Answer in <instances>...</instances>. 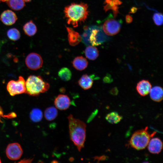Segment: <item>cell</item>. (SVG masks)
<instances>
[{
  "label": "cell",
  "mask_w": 163,
  "mask_h": 163,
  "mask_svg": "<svg viewBox=\"0 0 163 163\" xmlns=\"http://www.w3.org/2000/svg\"><path fill=\"white\" fill-rule=\"evenodd\" d=\"M64 13L67 23L74 27L84 22L88 15V5L84 3H73L65 8Z\"/></svg>",
  "instance_id": "obj_1"
},
{
  "label": "cell",
  "mask_w": 163,
  "mask_h": 163,
  "mask_svg": "<svg viewBox=\"0 0 163 163\" xmlns=\"http://www.w3.org/2000/svg\"><path fill=\"white\" fill-rule=\"evenodd\" d=\"M70 139L80 151L84 147L85 140L86 125L80 120L73 117L72 114L68 117Z\"/></svg>",
  "instance_id": "obj_2"
},
{
  "label": "cell",
  "mask_w": 163,
  "mask_h": 163,
  "mask_svg": "<svg viewBox=\"0 0 163 163\" xmlns=\"http://www.w3.org/2000/svg\"><path fill=\"white\" fill-rule=\"evenodd\" d=\"M82 38L85 44H91L95 46L105 42L107 37L101 28L97 26H92L85 27Z\"/></svg>",
  "instance_id": "obj_3"
},
{
  "label": "cell",
  "mask_w": 163,
  "mask_h": 163,
  "mask_svg": "<svg viewBox=\"0 0 163 163\" xmlns=\"http://www.w3.org/2000/svg\"><path fill=\"white\" fill-rule=\"evenodd\" d=\"M50 84L44 82L40 76L30 75L25 82V93L32 96H37L48 91Z\"/></svg>",
  "instance_id": "obj_4"
},
{
  "label": "cell",
  "mask_w": 163,
  "mask_h": 163,
  "mask_svg": "<svg viewBox=\"0 0 163 163\" xmlns=\"http://www.w3.org/2000/svg\"><path fill=\"white\" fill-rule=\"evenodd\" d=\"M148 127L138 130L132 135L130 141L131 146L136 149L140 150L145 149L148 145L151 138L154 133L150 134L148 131Z\"/></svg>",
  "instance_id": "obj_5"
},
{
  "label": "cell",
  "mask_w": 163,
  "mask_h": 163,
  "mask_svg": "<svg viewBox=\"0 0 163 163\" xmlns=\"http://www.w3.org/2000/svg\"><path fill=\"white\" fill-rule=\"evenodd\" d=\"M7 89L12 96L25 93V81L23 77L20 76L17 80L9 81L7 85Z\"/></svg>",
  "instance_id": "obj_6"
},
{
  "label": "cell",
  "mask_w": 163,
  "mask_h": 163,
  "mask_svg": "<svg viewBox=\"0 0 163 163\" xmlns=\"http://www.w3.org/2000/svg\"><path fill=\"white\" fill-rule=\"evenodd\" d=\"M121 27V25L119 21L110 18L104 22L103 25V30L106 34L113 36L119 32Z\"/></svg>",
  "instance_id": "obj_7"
},
{
  "label": "cell",
  "mask_w": 163,
  "mask_h": 163,
  "mask_svg": "<svg viewBox=\"0 0 163 163\" xmlns=\"http://www.w3.org/2000/svg\"><path fill=\"white\" fill-rule=\"evenodd\" d=\"M27 67L32 70L38 69L42 67L43 60L41 56L38 53H32L29 54L25 59Z\"/></svg>",
  "instance_id": "obj_8"
},
{
  "label": "cell",
  "mask_w": 163,
  "mask_h": 163,
  "mask_svg": "<svg viewBox=\"0 0 163 163\" xmlns=\"http://www.w3.org/2000/svg\"><path fill=\"white\" fill-rule=\"evenodd\" d=\"M22 148L19 144L17 142L9 144L6 150L7 157L11 160H17L20 159L23 154Z\"/></svg>",
  "instance_id": "obj_9"
},
{
  "label": "cell",
  "mask_w": 163,
  "mask_h": 163,
  "mask_svg": "<svg viewBox=\"0 0 163 163\" xmlns=\"http://www.w3.org/2000/svg\"><path fill=\"white\" fill-rule=\"evenodd\" d=\"M71 104L70 100L66 95L59 94L55 98L54 104L57 109L61 110L67 109Z\"/></svg>",
  "instance_id": "obj_10"
},
{
  "label": "cell",
  "mask_w": 163,
  "mask_h": 163,
  "mask_svg": "<svg viewBox=\"0 0 163 163\" xmlns=\"http://www.w3.org/2000/svg\"><path fill=\"white\" fill-rule=\"evenodd\" d=\"M0 18L2 22L6 25L13 24L18 19L15 13L10 10L4 11L1 14Z\"/></svg>",
  "instance_id": "obj_11"
},
{
  "label": "cell",
  "mask_w": 163,
  "mask_h": 163,
  "mask_svg": "<svg viewBox=\"0 0 163 163\" xmlns=\"http://www.w3.org/2000/svg\"><path fill=\"white\" fill-rule=\"evenodd\" d=\"M148 145V149L149 151L154 154L159 153L163 147L162 141L158 138H154L150 140Z\"/></svg>",
  "instance_id": "obj_12"
},
{
  "label": "cell",
  "mask_w": 163,
  "mask_h": 163,
  "mask_svg": "<svg viewBox=\"0 0 163 163\" xmlns=\"http://www.w3.org/2000/svg\"><path fill=\"white\" fill-rule=\"evenodd\" d=\"M152 87V85L149 81L142 80L137 83L136 88L141 96H144L149 93Z\"/></svg>",
  "instance_id": "obj_13"
},
{
  "label": "cell",
  "mask_w": 163,
  "mask_h": 163,
  "mask_svg": "<svg viewBox=\"0 0 163 163\" xmlns=\"http://www.w3.org/2000/svg\"><path fill=\"white\" fill-rule=\"evenodd\" d=\"M66 28L68 33V40L69 44L73 46L78 44L82 40V37L72 28L68 27H66Z\"/></svg>",
  "instance_id": "obj_14"
},
{
  "label": "cell",
  "mask_w": 163,
  "mask_h": 163,
  "mask_svg": "<svg viewBox=\"0 0 163 163\" xmlns=\"http://www.w3.org/2000/svg\"><path fill=\"white\" fill-rule=\"evenodd\" d=\"M122 2L120 0H105L104 7V9L105 11L112 10L114 17H116L117 14L119 13L118 5L122 4Z\"/></svg>",
  "instance_id": "obj_15"
},
{
  "label": "cell",
  "mask_w": 163,
  "mask_h": 163,
  "mask_svg": "<svg viewBox=\"0 0 163 163\" xmlns=\"http://www.w3.org/2000/svg\"><path fill=\"white\" fill-rule=\"evenodd\" d=\"M149 93L151 98L154 101L159 102L163 99V89L160 86H154L151 88Z\"/></svg>",
  "instance_id": "obj_16"
},
{
  "label": "cell",
  "mask_w": 163,
  "mask_h": 163,
  "mask_svg": "<svg viewBox=\"0 0 163 163\" xmlns=\"http://www.w3.org/2000/svg\"><path fill=\"white\" fill-rule=\"evenodd\" d=\"M73 66L76 69L82 71L88 66V63L86 59L82 56L75 57L72 62Z\"/></svg>",
  "instance_id": "obj_17"
},
{
  "label": "cell",
  "mask_w": 163,
  "mask_h": 163,
  "mask_svg": "<svg viewBox=\"0 0 163 163\" xmlns=\"http://www.w3.org/2000/svg\"><path fill=\"white\" fill-rule=\"evenodd\" d=\"M93 82L92 78L87 74L83 75L78 81L79 85L84 90L90 88L92 86Z\"/></svg>",
  "instance_id": "obj_18"
},
{
  "label": "cell",
  "mask_w": 163,
  "mask_h": 163,
  "mask_svg": "<svg viewBox=\"0 0 163 163\" xmlns=\"http://www.w3.org/2000/svg\"><path fill=\"white\" fill-rule=\"evenodd\" d=\"M85 53L88 59L94 60L98 56L99 52L98 49L94 46H88L85 49Z\"/></svg>",
  "instance_id": "obj_19"
},
{
  "label": "cell",
  "mask_w": 163,
  "mask_h": 163,
  "mask_svg": "<svg viewBox=\"0 0 163 163\" xmlns=\"http://www.w3.org/2000/svg\"><path fill=\"white\" fill-rule=\"evenodd\" d=\"M23 29L25 34L30 37L35 35L37 30L36 25L32 21L26 23L24 25Z\"/></svg>",
  "instance_id": "obj_20"
},
{
  "label": "cell",
  "mask_w": 163,
  "mask_h": 163,
  "mask_svg": "<svg viewBox=\"0 0 163 163\" xmlns=\"http://www.w3.org/2000/svg\"><path fill=\"white\" fill-rule=\"evenodd\" d=\"M6 2L11 9L15 11L20 10L25 6L23 0H8Z\"/></svg>",
  "instance_id": "obj_21"
},
{
  "label": "cell",
  "mask_w": 163,
  "mask_h": 163,
  "mask_svg": "<svg viewBox=\"0 0 163 163\" xmlns=\"http://www.w3.org/2000/svg\"><path fill=\"white\" fill-rule=\"evenodd\" d=\"M58 75L62 80L68 81L71 79L72 73L69 69L66 67H63L59 71Z\"/></svg>",
  "instance_id": "obj_22"
},
{
  "label": "cell",
  "mask_w": 163,
  "mask_h": 163,
  "mask_svg": "<svg viewBox=\"0 0 163 163\" xmlns=\"http://www.w3.org/2000/svg\"><path fill=\"white\" fill-rule=\"evenodd\" d=\"M58 115L57 109L54 107H51L47 108L44 112V116L46 119L49 121L54 120Z\"/></svg>",
  "instance_id": "obj_23"
},
{
  "label": "cell",
  "mask_w": 163,
  "mask_h": 163,
  "mask_svg": "<svg viewBox=\"0 0 163 163\" xmlns=\"http://www.w3.org/2000/svg\"><path fill=\"white\" fill-rule=\"evenodd\" d=\"M42 111L38 108H33L30 112V118L33 122H39L42 119Z\"/></svg>",
  "instance_id": "obj_24"
},
{
  "label": "cell",
  "mask_w": 163,
  "mask_h": 163,
  "mask_svg": "<svg viewBox=\"0 0 163 163\" xmlns=\"http://www.w3.org/2000/svg\"><path fill=\"white\" fill-rule=\"evenodd\" d=\"M105 118L110 123L116 124L121 121L122 119V117L117 112H113L108 114Z\"/></svg>",
  "instance_id": "obj_25"
},
{
  "label": "cell",
  "mask_w": 163,
  "mask_h": 163,
  "mask_svg": "<svg viewBox=\"0 0 163 163\" xmlns=\"http://www.w3.org/2000/svg\"><path fill=\"white\" fill-rule=\"evenodd\" d=\"M7 36L11 40L15 41L18 40L21 36L19 31L15 28L9 29L7 32Z\"/></svg>",
  "instance_id": "obj_26"
},
{
  "label": "cell",
  "mask_w": 163,
  "mask_h": 163,
  "mask_svg": "<svg viewBox=\"0 0 163 163\" xmlns=\"http://www.w3.org/2000/svg\"><path fill=\"white\" fill-rule=\"evenodd\" d=\"M153 20L157 25H161L163 24V15L161 13H155L153 17Z\"/></svg>",
  "instance_id": "obj_27"
},
{
  "label": "cell",
  "mask_w": 163,
  "mask_h": 163,
  "mask_svg": "<svg viewBox=\"0 0 163 163\" xmlns=\"http://www.w3.org/2000/svg\"><path fill=\"white\" fill-rule=\"evenodd\" d=\"M126 21L127 23H131L133 21L132 17L129 15H127L126 16Z\"/></svg>",
  "instance_id": "obj_28"
},
{
  "label": "cell",
  "mask_w": 163,
  "mask_h": 163,
  "mask_svg": "<svg viewBox=\"0 0 163 163\" xmlns=\"http://www.w3.org/2000/svg\"><path fill=\"white\" fill-rule=\"evenodd\" d=\"M32 159H23L22 160H21L19 162H21V163H30L31 162V161L32 160Z\"/></svg>",
  "instance_id": "obj_29"
},
{
  "label": "cell",
  "mask_w": 163,
  "mask_h": 163,
  "mask_svg": "<svg viewBox=\"0 0 163 163\" xmlns=\"http://www.w3.org/2000/svg\"><path fill=\"white\" fill-rule=\"evenodd\" d=\"M137 8L134 7H133L131 9L130 13H134L137 11Z\"/></svg>",
  "instance_id": "obj_30"
},
{
  "label": "cell",
  "mask_w": 163,
  "mask_h": 163,
  "mask_svg": "<svg viewBox=\"0 0 163 163\" xmlns=\"http://www.w3.org/2000/svg\"><path fill=\"white\" fill-rule=\"evenodd\" d=\"M3 115V112L2 108L0 106V117Z\"/></svg>",
  "instance_id": "obj_31"
},
{
  "label": "cell",
  "mask_w": 163,
  "mask_h": 163,
  "mask_svg": "<svg viewBox=\"0 0 163 163\" xmlns=\"http://www.w3.org/2000/svg\"><path fill=\"white\" fill-rule=\"evenodd\" d=\"M23 0L24 2H29L31 1V0Z\"/></svg>",
  "instance_id": "obj_32"
},
{
  "label": "cell",
  "mask_w": 163,
  "mask_h": 163,
  "mask_svg": "<svg viewBox=\"0 0 163 163\" xmlns=\"http://www.w3.org/2000/svg\"><path fill=\"white\" fill-rule=\"evenodd\" d=\"M8 0H0V1L3 2H7Z\"/></svg>",
  "instance_id": "obj_33"
},
{
  "label": "cell",
  "mask_w": 163,
  "mask_h": 163,
  "mask_svg": "<svg viewBox=\"0 0 163 163\" xmlns=\"http://www.w3.org/2000/svg\"><path fill=\"white\" fill-rule=\"evenodd\" d=\"M1 162V159H0V163Z\"/></svg>",
  "instance_id": "obj_34"
}]
</instances>
